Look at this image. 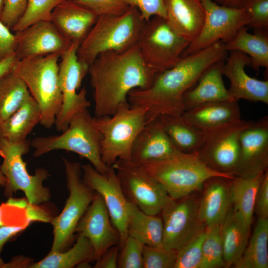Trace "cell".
Returning a JSON list of instances; mask_svg holds the SVG:
<instances>
[{"label":"cell","instance_id":"10","mask_svg":"<svg viewBox=\"0 0 268 268\" xmlns=\"http://www.w3.org/2000/svg\"><path fill=\"white\" fill-rule=\"evenodd\" d=\"M189 44L166 18L158 16L144 23L136 44L143 62L156 73L175 66Z\"/></svg>","mask_w":268,"mask_h":268},{"label":"cell","instance_id":"2","mask_svg":"<svg viewBox=\"0 0 268 268\" xmlns=\"http://www.w3.org/2000/svg\"><path fill=\"white\" fill-rule=\"evenodd\" d=\"M88 73L94 117L113 115L119 107L129 103L131 90L149 87L157 74L143 62L136 44L124 51L100 53L89 65Z\"/></svg>","mask_w":268,"mask_h":268},{"label":"cell","instance_id":"53","mask_svg":"<svg viewBox=\"0 0 268 268\" xmlns=\"http://www.w3.org/2000/svg\"><path fill=\"white\" fill-rule=\"evenodd\" d=\"M6 183V178L0 171V185L4 187Z\"/></svg>","mask_w":268,"mask_h":268},{"label":"cell","instance_id":"29","mask_svg":"<svg viewBox=\"0 0 268 268\" xmlns=\"http://www.w3.org/2000/svg\"><path fill=\"white\" fill-rule=\"evenodd\" d=\"M265 172L248 177L235 176L230 184L232 207L248 228L251 227L254 212L256 193Z\"/></svg>","mask_w":268,"mask_h":268},{"label":"cell","instance_id":"34","mask_svg":"<svg viewBox=\"0 0 268 268\" xmlns=\"http://www.w3.org/2000/svg\"><path fill=\"white\" fill-rule=\"evenodd\" d=\"M31 96L14 67L0 76V123L14 113Z\"/></svg>","mask_w":268,"mask_h":268},{"label":"cell","instance_id":"19","mask_svg":"<svg viewBox=\"0 0 268 268\" xmlns=\"http://www.w3.org/2000/svg\"><path fill=\"white\" fill-rule=\"evenodd\" d=\"M75 232L83 234L90 241L95 261L111 247L119 245L120 240V234L112 222L105 203L97 193L78 222Z\"/></svg>","mask_w":268,"mask_h":268},{"label":"cell","instance_id":"1","mask_svg":"<svg viewBox=\"0 0 268 268\" xmlns=\"http://www.w3.org/2000/svg\"><path fill=\"white\" fill-rule=\"evenodd\" d=\"M227 56L224 43L218 42L182 57L173 67L158 73L149 87L131 90L128 95V102L132 107L147 109L146 124L162 115H181L184 112V94L208 68L225 61Z\"/></svg>","mask_w":268,"mask_h":268},{"label":"cell","instance_id":"27","mask_svg":"<svg viewBox=\"0 0 268 268\" xmlns=\"http://www.w3.org/2000/svg\"><path fill=\"white\" fill-rule=\"evenodd\" d=\"M41 110L31 96L10 117L0 123V137L19 143L27 136L41 121Z\"/></svg>","mask_w":268,"mask_h":268},{"label":"cell","instance_id":"47","mask_svg":"<svg viewBox=\"0 0 268 268\" xmlns=\"http://www.w3.org/2000/svg\"><path fill=\"white\" fill-rule=\"evenodd\" d=\"M119 247L114 245L111 247L96 261L95 268H118Z\"/></svg>","mask_w":268,"mask_h":268},{"label":"cell","instance_id":"56","mask_svg":"<svg viewBox=\"0 0 268 268\" xmlns=\"http://www.w3.org/2000/svg\"><path fill=\"white\" fill-rule=\"evenodd\" d=\"M3 226L1 220V209L0 207V226Z\"/></svg>","mask_w":268,"mask_h":268},{"label":"cell","instance_id":"33","mask_svg":"<svg viewBox=\"0 0 268 268\" xmlns=\"http://www.w3.org/2000/svg\"><path fill=\"white\" fill-rule=\"evenodd\" d=\"M94 261L93 246L84 235L78 233L74 244L68 250L50 253L30 268H72L85 262Z\"/></svg>","mask_w":268,"mask_h":268},{"label":"cell","instance_id":"42","mask_svg":"<svg viewBox=\"0 0 268 268\" xmlns=\"http://www.w3.org/2000/svg\"><path fill=\"white\" fill-rule=\"evenodd\" d=\"M244 8L249 15V27L268 31V0H248Z\"/></svg>","mask_w":268,"mask_h":268},{"label":"cell","instance_id":"50","mask_svg":"<svg viewBox=\"0 0 268 268\" xmlns=\"http://www.w3.org/2000/svg\"><path fill=\"white\" fill-rule=\"evenodd\" d=\"M18 60V58L14 54L0 62V76L11 70Z\"/></svg>","mask_w":268,"mask_h":268},{"label":"cell","instance_id":"28","mask_svg":"<svg viewBox=\"0 0 268 268\" xmlns=\"http://www.w3.org/2000/svg\"><path fill=\"white\" fill-rule=\"evenodd\" d=\"M250 228L237 216L232 206L221 223L224 267L232 266L242 256L249 241Z\"/></svg>","mask_w":268,"mask_h":268},{"label":"cell","instance_id":"43","mask_svg":"<svg viewBox=\"0 0 268 268\" xmlns=\"http://www.w3.org/2000/svg\"><path fill=\"white\" fill-rule=\"evenodd\" d=\"M28 0H3L0 20L11 30L23 15Z\"/></svg>","mask_w":268,"mask_h":268},{"label":"cell","instance_id":"32","mask_svg":"<svg viewBox=\"0 0 268 268\" xmlns=\"http://www.w3.org/2000/svg\"><path fill=\"white\" fill-rule=\"evenodd\" d=\"M128 234L143 245L163 247V223L161 216L146 214L132 203Z\"/></svg>","mask_w":268,"mask_h":268},{"label":"cell","instance_id":"52","mask_svg":"<svg viewBox=\"0 0 268 268\" xmlns=\"http://www.w3.org/2000/svg\"><path fill=\"white\" fill-rule=\"evenodd\" d=\"M217 4L231 7L244 8L248 0H212Z\"/></svg>","mask_w":268,"mask_h":268},{"label":"cell","instance_id":"20","mask_svg":"<svg viewBox=\"0 0 268 268\" xmlns=\"http://www.w3.org/2000/svg\"><path fill=\"white\" fill-rule=\"evenodd\" d=\"M222 71L230 81L228 89L232 99L238 101L244 99L268 104V80H262L251 77L245 68L251 65V59L239 51H230L226 58Z\"/></svg>","mask_w":268,"mask_h":268},{"label":"cell","instance_id":"15","mask_svg":"<svg viewBox=\"0 0 268 268\" xmlns=\"http://www.w3.org/2000/svg\"><path fill=\"white\" fill-rule=\"evenodd\" d=\"M82 178L84 182L102 198L114 227L118 231L121 248L128 234V224L132 202L125 197L117 174L111 166L108 172L102 174L90 164L81 165Z\"/></svg>","mask_w":268,"mask_h":268},{"label":"cell","instance_id":"46","mask_svg":"<svg viewBox=\"0 0 268 268\" xmlns=\"http://www.w3.org/2000/svg\"><path fill=\"white\" fill-rule=\"evenodd\" d=\"M15 33L0 20V62L15 54Z\"/></svg>","mask_w":268,"mask_h":268},{"label":"cell","instance_id":"30","mask_svg":"<svg viewBox=\"0 0 268 268\" xmlns=\"http://www.w3.org/2000/svg\"><path fill=\"white\" fill-rule=\"evenodd\" d=\"M156 119L180 152L185 153L197 152L201 143L202 132L182 115H162Z\"/></svg>","mask_w":268,"mask_h":268},{"label":"cell","instance_id":"31","mask_svg":"<svg viewBox=\"0 0 268 268\" xmlns=\"http://www.w3.org/2000/svg\"><path fill=\"white\" fill-rule=\"evenodd\" d=\"M250 33L246 26L241 28L230 42L224 44L226 50L239 51L251 59V66L257 71L268 68V31Z\"/></svg>","mask_w":268,"mask_h":268},{"label":"cell","instance_id":"23","mask_svg":"<svg viewBox=\"0 0 268 268\" xmlns=\"http://www.w3.org/2000/svg\"><path fill=\"white\" fill-rule=\"evenodd\" d=\"M164 3L169 24L189 43L193 41L205 19L201 0H164Z\"/></svg>","mask_w":268,"mask_h":268},{"label":"cell","instance_id":"36","mask_svg":"<svg viewBox=\"0 0 268 268\" xmlns=\"http://www.w3.org/2000/svg\"><path fill=\"white\" fill-rule=\"evenodd\" d=\"M201 268L224 267L221 223L206 228Z\"/></svg>","mask_w":268,"mask_h":268},{"label":"cell","instance_id":"5","mask_svg":"<svg viewBox=\"0 0 268 268\" xmlns=\"http://www.w3.org/2000/svg\"><path fill=\"white\" fill-rule=\"evenodd\" d=\"M102 139L95 118L87 109L73 116L67 128L61 134L36 137L31 141V146L35 149L33 156L35 157L57 150L74 152L87 159L98 172L104 174L110 167L101 159Z\"/></svg>","mask_w":268,"mask_h":268},{"label":"cell","instance_id":"26","mask_svg":"<svg viewBox=\"0 0 268 268\" xmlns=\"http://www.w3.org/2000/svg\"><path fill=\"white\" fill-rule=\"evenodd\" d=\"M224 61L219 62L208 68L200 76L197 85L184 94V111L207 102L233 100L222 78Z\"/></svg>","mask_w":268,"mask_h":268},{"label":"cell","instance_id":"41","mask_svg":"<svg viewBox=\"0 0 268 268\" xmlns=\"http://www.w3.org/2000/svg\"><path fill=\"white\" fill-rule=\"evenodd\" d=\"M72 0L89 10L97 17L103 15H121L130 7L123 0Z\"/></svg>","mask_w":268,"mask_h":268},{"label":"cell","instance_id":"22","mask_svg":"<svg viewBox=\"0 0 268 268\" xmlns=\"http://www.w3.org/2000/svg\"><path fill=\"white\" fill-rule=\"evenodd\" d=\"M228 178L212 177L205 182L204 191L199 202L198 215L206 228L221 224L232 206Z\"/></svg>","mask_w":268,"mask_h":268},{"label":"cell","instance_id":"51","mask_svg":"<svg viewBox=\"0 0 268 268\" xmlns=\"http://www.w3.org/2000/svg\"><path fill=\"white\" fill-rule=\"evenodd\" d=\"M30 263L26 258H13L8 263H5L4 268H29Z\"/></svg>","mask_w":268,"mask_h":268},{"label":"cell","instance_id":"8","mask_svg":"<svg viewBox=\"0 0 268 268\" xmlns=\"http://www.w3.org/2000/svg\"><path fill=\"white\" fill-rule=\"evenodd\" d=\"M31 146L28 139L14 143L0 137V156L2 158L0 171L6 179L3 193L5 197L10 198L21 191L29 203L38 205L48 202L51 198L50 189L43 185L49 173L43 168L37 169L34 175L28 173L22 157Z\"/></svg>","mask_w":268,"mask_h":268},{"label":"cell","instance_id":"39","mask_svg":"<svg viewBox=\"0 0 268 268\" xmlns=\"http://www.w3.org/2000/svg\"><path fill=\"white\" fill-rule=\"evenodd\" d=\"M176 257V250L144 245L143 268H174Z\"/></svg>","mask_w":268,"mask_h":268},{"label":"cell","instance_id":"3","mask_svg":"<svg viewBox=\"0 0 268 268\" xmlns=\"http://www.w3.org/2000/svg\"><path fill=\"white\" fill-rule=\"evenodd\" d=\"M157 180L173 199H179L200 190L208 179L215 177L233 179L230 173L217 171L207 166L196 152H179L170 157L138 164Z\"/></svg>","mask_w":268,"mask_h":268},{"label":"cell","instance_id":"21","mask_svg":"<svg viewBox=\"0 0 268 268\" xmlns=\"http://www.w3.org/2000/svg\"><path fill=\"white\" fill-rule=\"evenodd\" d=\"M180 151L157 119L146 124L132 147L131 160L140 164L170 157Z\"/></svg>","mask_w":268,"mask_h":268},{"label":"cell","instance_id":"7","mask_svg":"<svg viewBox=\"0 0 268 268\" xmlns=\"http://www.w3.org/2000/svg\"><path fill=\"white\" fill-rule=\"evenodd\" d=\"M147 109L121 105L112 116L94 117L102 136L101 157L103 163L112 166L118 160H131L133 144L146 125Z\"/></svg>","mask_w":268,"mask_h":268},{"label":"cell","instance_id":"18","mask_svg":"<svg viewBox=\"0 0 268 268\" xmlns=\"http://www.w3.org/2000/svg\"><path fill=\"white\" fill-rule=\"evenodd\" d=\"M268 165V117L245 129L239 139V154L234 176L248 177L264 172Z\"/></svg>","mask_w":268,"mask_h":268},{"label":"cell","instance_id":"11","mask_svg":"<svg viewBox=\"0 0 268 268\" xmlns=\"http://www.w3.org/2000/svg\"><path fill=\"white\" fill-rule=\"evenodd\" d=\"M79 43L73 42L61 55L59 63V79L62 94V104L55 125L59 132L68 127L71 119L77 113L90 106L87 99V90L83 87L77 92L82 80L88 72L89 65L80 60L77 56Z\"/></svg>","mask_w":268,"mask_h":268},{"label":"cell","instance_id":"12","mask_svg":"<svg viewBox=\"0 0 268 268\" xmlns=\"http://www.w3.org/2000/svg\"><path fill=\"white\" fill-rule=\"evenodd\" d=\"M130 202L150 215H159L173 199L163 186L132 160H118L112 166Z\"/></svg>","mask_w":268,"mask_h":268},{"label":"cell","instance_id":"55","mask_svg":"<svg viewBox=\"0 0 268 268\" xmlns=\"http://www.w3.org/2000/svg\"><path fill=\"white\" fill-rule=\"evenodd\" d=\"M3 3V0H0V13L1 12Z\"/></svg>","mask_w":268,"mask_h":268},{"label":"cell","instance_id":"37","mask_svg":"<svg viewBox=\"0 0 268 268\" xmlns=\"http://www.w3.org/2000/svg\"><path fill=\"white\" fill-rule=\"evenodd\" d=\"M206 231L201 229L177 250L174 268H201Z\"/></svg>","mask_w":268,"mask_h":268},{"label":"cell","instance_id":"25","mask_svg":"<svg viewBox=\"0 0 268 268\" xmlns=\"http://www.w3.org/2000/svg\"><path fill=\"white\" fill-rule=\"evenodd\" d=\"M182 115L201 132L241 119L238 101L234 100L205 103L184 111Z\"/></svg>","mask_w":268,"mask_h":268},{"label":"cell","instance_id":"24","mask_svg":"<svg viewBox=\"0 0 268 268\" xmlns=\"http://www.w3.org/2000/svg\"><path fill=\"white\" fill-rule=\"evenodd\" d=\"M97 17L91 11L72 0H66L54 8L51 21L71 41L80 44Z\"/></svg>","mask_w":268,"mask_h":268},{"label":"cell","instance_id":"14","mask_svg":"<svg viewBox=\"0 0 268 268\" xmlns=\"http://www.w3.org/2000/svg\"><path fill=\"white\" fill-rule=\"evenodd\" d=\"M253 122L240 119L202 132L201 143L196 152L198 156L213 169L234 175L239 159L240 134Z\"/></svg>","mask_w":268,"mask_h":268},{"label":"cell","instance_id":"44","mask_svg":"<svg viewBox=\"0 0 268 268\" xmlns=\"http://www.w3.org/2000/svg\"><path fill=\"white\" fill-rule=\"evenodd\" d=\"M130 6L136 7L145 22L152 17L166 18L164 0H123Z\"/></svg>","mask_w":268,"mask_h":268},{"label":"cell","instance_id":"40","mask_svg":"<svg viewBox=\"0 0 268 268\" xmlns=\"http://www.w3.org/2000/svg\"><path fill=\"white\" fill-rule=\"evenodd\" d=\"M143 246L134 238L128 236L119 253L118 268H143Z\"/></svg>","mask_w":268,"mask_h":268},{"label":"cell","instance_id":"6","mask_svg":"<svg viewBox=\"0 0 268 268\" xmlns=\"http://www.w3.org/2000/svg\"><path fill=\"white\" fill-rule=\"evenodd\" d=\"M61 55L51 54L19 60L14 69L41 110L40 124L46 129L55 125L62 104L59 79Z\"/></svg>","mask_w":268,"mask_h":268},{"label":"cell","instance_id":"48","mask_svg":"<svg viewBox=\"0 0 268 268\" xmlns=\"http://www.w3.org/2000/svg\"><path fill=\"white\" fill-rule=\"evenodd\" d=\"M28 203L26 209L28 220L31 222L34 221L50 222L53 218L45 209L39 206Z\"/></svg>","mask_w":268,"mask_h":268},{"label":"cell","instance_id":"45","mask_svg":"<svg viewBox=\"0 0 268 268\" xmlns=\"http://www.w3.org/2000/svg\"><path fill=\"white\" fill-rule=\"evenodd\" d=\"M254 212L258 218H268V172L267 170L258 187L255 200Z\"/></svg>","mask_w":268,"mask_h":268},{"label":"cell","instance_id":"13","mask_svg":"<svg viewBox=\"0 0 268 268\" xmlns=\"http://www.w3.org/2000/svg\"><path fill=\"white\" fill-rule=\"evenodd\" d=\"M205 16L197 37L188 46L182 57L202 50L217 42H230L238 31L248 25L249 15L244 8L219 5L212 0H201Z\"/></svg>","mask_w":268,"mask_h":268},{"label":"cell","instance_id":"35","mask_svg":"<svg viewBox=\"0 0 268 268\" xmlns=\"http://www.w3.org/2000/svg\"><path fill=\"white\" fill-rule=\"evenodd\" d=\"M235 268H268V218H258L252 235Z\"/></svg>","mask_w":268,"mask_h":268},{"label":"cell","instance_id":"38","mask_svg":"<svg viewBox=\"0 0 268 268\" xmlns=\"http://www.w3.org/2000/svg\"><path fill=\"white\" fill-rule=\"evenodd\" d=\"M66 0H28L26 10L11 30L21 31L41 21L51 20L52 12L60 3Z\"/></svg>","mask_w":268,"mask_h":268},{"label":"cell","instance_id":"54","mask_svg":"<svg viewBox=\"0 0 268 268\" xmlns=\"http://www.w3.org/2000/svg\"><path fill=\"white\" fill-rule=\"evenodd\" d=\"M5 263L0 258V268H4Z\"/></svg>","mask_w":268,"mask_h":268},{"label":"cell","instance_id":"16","mask_svg":"<svg viewBox=\"0 0 268 268\" xmlns=\"http://www.w3.org/2000/svg\"><path fill=\"white\" fill-rule=\"evenodd\" d=\"M199 201L191 195L172 199L163 209V247L177 250L201 229L205 227L198 215Z\"/></svg>","mask_w":268,"mask_h":268},{"label":"cell","instance_id":"4","mask_svg":"<svg viewBox=\"0 0 268 268\" xmlns=\"http://www.w3.org/2000/svg\"><path fill=\"white\" fill-rule=\"evenodd\" d=\"M145 22L134 6H130L121 15L98 16L79 44L77 53L79 59L90 65L101 53L129 49L136 44Z\"/></svg>","mask_w":268,"mask_h":268},{"label":"cell","instance_id":"49","mask_svg":"<svg viewBox=\"0 0 268 268\" xmlns=\"http://www.w3.org/2000/svg\"><path fill=\"white\" fill-rule=\"evenodd\" d=\"M28 226V225L0 226V254L7 241Z\"/></svg>","mask_w":268,"mask_h":268},{"label":"cell","instance_id":"9","mask_svg":"<svg viewBox=\"0 0 268 268\" xmlns=\"http://www.w3.org/2000/svg\"><path fill=\"white\" fill-rule=\"evenodd\" d=\"M63 160L69 195L61 213L50 221L53 228L50 253L63 251L70 245L78 222L96 195L83 180L80 163Z\"/></svg>","mask_w":268,"mask_h":268},{"label":"cell","instance_id":"17","mask_svg":"<svg viewBox=\"0 0 268 268\" xmlns=\"http://www.w3.org/2000/svg\"><path fill=\"white\" fill-rule=\"evenodd\" d=\"M15 35V53L19 60L51 54L61 56L73 42L51 20L35 23Z\"/></svg>","mask_w":268,"mask_h":268}]
</instances>
